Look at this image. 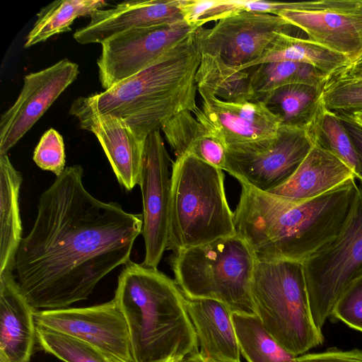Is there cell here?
I'll return each mask as SVG.
<instances>
[{
  "mask_svg": "<svg viewBox=\"0 0 362 362\" xmlns=\"http://www.w3.org/2000/svg\"><path fill=\"white\" fill-rule=\"evenodd\" d=\"M322 103L339 115L362 112V76H332L324 86Z\"/></svg>",
  "mask_w": 362,
  "mask_h": 362,
  "instance_id": "1f68e13d",
  "label": "cell"
},
{
  "mask_svg": "<svg viewBox=\"0 0 362 362\" xmlns=\"http://www.w3.org/2000/svg\"><path fill=\"white\" fill-rule=\"evenodd\" d=\"M336 75L341 76H362V53Z\"/></svg>",
  "mask_w": 362,
  "mask_h": 362,
  "instance_id": "74e56055",
  "label": "cell"
},
{
  "mask_svg": "<svg viewBox=\"0 0 362 362\" xmlns=\"http://www.w3.org/2000/svg\"><path fill=\"white\" fill-rule=\"evenodd\" d=\"M313 144L305 128L281 125L272 138L226 146L223 170L241 185L269 192L293 175Z\"/></svg>",
  "mask_w": 362,
  "mask_h": 362,
  "instance_id": "9c48e42d",
  "label": "cell"
},
{
  "mask_svg": "<svg viewBox=\"0 0 362 362\" xmlns=\"http://www.w3.org/2000/svg\"><path fill=\"white\" fill-rule=\"evenodd\" d=\"M79 165L66 167L40 197L30 233L17 249L16 281L35 310L88 298L109 273L130 261L142 214L93 197Z\"/></svg>",
  "mask_w": 362,
  "mask_h": 362,
  "instance_id": "6da1fadb",
  "label": "cell"
},
{
  "mask_svg": "<svg viewBox=\"0 0 362 362\" xmlns=\"http://www.w3.org/2000/svg\"><path fill=\"white\" fill-rule=\"evenodd\" d=\"M163 362H177V361L170 360V361H163Z\"/></svg>",
  "mask_w": 362,
  "mask_h": 362,
  "instance_id": "b9f144b4",
  "label": "cell"
},
{
  "mask_svg": "<svg viewBox=\"0 0 362 362\" xmlns=\"http://www.w3.org/2000/svg\"><path fill=\"white\" fill-rule=\"evenodd\" d=\"M255 315L267 332L295 356L324 341L310 307L303 264L257 262L251 282Z\"/></svg>",
  "mask_w": 362,
  "mask_h": 362,
  "instance_id": "52a82bcc",
  "label": "cell"
},
{
  "mask_svg": "<svg viewBox=\"0 0 362 362\" xmlns=\"http://www.w3.org/2000/svg\"><path fill=\"white\" fill-rule=\"evenodd\" d=\"M235 235L221 169L192 155L172 165L167 249L174 252Z\"/></svg>",
  "mask_w": 362,
  "mask_h": 362,
  "instance_id": "5b68a950",
  "label": "cell"
},
{
  "mask_svg": "<svg viewBox=\"0 0 362 362\" xmlns=\"http://www.w3.org/2000/svg\"><path fill=\"white\" fill-rule=\"evenodd\" d=\"M297 362H362V350H341L336 348L323 352L296 356Z\"/></svg>",
  "mask_w": 362,
  "mask_h": 362,
  "instance_id": "d590c367",
  "label": "cell"
},
{
  "mask_svg": "<svg viewBox=\"0 0 362 362\" xmlns=\"http://www.w3.org/2000/svg\"><path fill=\"white\" fill-rule=\"evenodd\" d=\"M185 297L201 347L199 353L216 362H240V349L229 308L214 299Z\"/></svg>",
  "mask_w": 362,
  "mask_h": 362,
  "instance_id": "ffe728a7",
  "label": "cell"
},
{
  "mask_svg": "<svg viewBox=\"0 0 362 362\" xmlns=\"http://www.w3.org/2000/svg\"><path fill=\"white\" fill-rule=\"evenodd\" d=\"M356 178L352 169L332 152L313 140V144L293 175L268 193L286 199H314Z\"/></svg>",
  "mask_w": 362,
  "mask_h": 362,
  "instance_id": "44dd1931",
  "label": "cell"
},
{
  "mask_svg": "<svg viewBox=\"0 0 362 362\" xmlns=\"http://www.w3.org/2000/svg\"><path fill=\"white\" fill-rule=\"evenodd\" d=\"M195 31L146 69L83 100L98 113L121 119L143 139L177 114L193 112L198 107L196 74L202 57Z\"/></svg>",
  "mask_w": 362,
  "mask_h": 362,
  "instance_id": "277c9868",
  "label": "cell"
},
{
  "mask_svg": "<svg viewBox=\"0 0 362 362\" xmlns=\"http://www.w3.org/2000/svg\"><path fill=\"white\" fill-rule=\"evenodd\" d=\"M303 264L311 314L322 331L342 293L362 276V182L338 234Z\"/></svg>",
  "mask_w": 362,
  "mask_h": 362,
  "instance_id": "ba28073f",
  "label": "cell"
},
{
  "mask_svg": "<svg viewBox=\"0 0 362 362\" xmlns=\"http://www.w3.org/2000/svg\"><path fill=\"white\" fill-rule=\"evenodd\" d=\"M176 158L190 154L216 168L226 158V146L192 112L184 111L169 119L161 127Z\"/></svg>",
  "mask_w": 362,
  "mask_h": 362,
  "instance_id": "7402d4cb",
  "label": "cell"
},
{
  "mask_svg": "<svg viewBox=\"0 0 362 362\" xmlns=\"http://www.w3.org/2000/svg\"><path fill=\"white\" fill-rule=\"evenodd\" d=\"M78 74V65L64 59L24 76L16 100L1 115L0 155L7 154Z\"/></svg>",
  "mask_w": 362,
  "mask_h": 362,
  "instance_id": "5bb4252c",
  "label": "cell"
},
{
  "mask_svg": "<svg viewBox=\"0 0 362 362\" xmlns=\"http://www.w3.org/2000/svg\"><path fill=\"white\" fill-rule=\"evenodd\" d=\"M107 3L103 0H59L43 7L26 37L25 48L30 47L49 37L71 30L74 20L103 9Z\"/></svg>",
  "mask_w": 362,
  "mask_h": 362,
  "instance_id": "83f0119b",
  "label": "cell"
},
{
  "mask_svg": "<svg viewBox=\"0 0 362 362\" xmlns=\"http://www.w3.org/2000/svg\"><path fill=\"white\" fill-rule=\"evenodd\" d=\"M240 353L248 362H297L267 332L256 315L232 313Z\"/></svg>",
  "mask_w": 362,
  "mask_h": 362,
  "instance_id": "f1b7e54d",
  "label": "cell"
},
{
  "mask_svg": "<svg viewBox=\"0 0 362 362\" xmlns=\"http://www.w3.org/2000/svg\"><path fill=\"white\" fill-rule=\"evenodd\" d=\"M36 341L43 351L64 362H110L86 341L37 325Z\"/></svg>",
  "mask_w": 362,
  "mask_h": 362,
  "instance_id": "4dcf8cb0",
  "label": "cell"
},
{
  "mask_svg": "<svg viewBox=\"0 0 362 362\" xmlns=\"http://www.w3.org/2000/svg\"><path fill=\"white\" fill-rule=\"evenodd\" d=\"M113 300L127 324L133 362H181L199 352L185 295L158 269L129 261Z\"/></svg>",
  "mask_w": 362,
  "mask_h": 362,
  "instance_id": "3957f363",
  "label": "cell"
},
{
  "mask_svg": "<svg viewBox=\"0 0 362 362\" xmlns=\"http://www.w3.org/2000/svg\"><path fill=\"white\" fill-rule=\"evenodd\" d=\"M253 101H259L266 94L291 84L323 85L329 79L309 64L284 61L264 63L247 69Z\"/></svg>",
  "mask_w": 362,
  "mask_h": 362,
  "instance_id": "4316f807",
  "label": "cell"
},
{
  "mask_svg": "<svg viewBox=\"0 0 362 362\" xmlns=\"http://www.w3.org/2000/svg\"><path fill=\"white\" fill-rule=\"evenodd\" d=\"M21 173L7 154L0 155V274L14 270L15 256L23 238L19 209Z\"/></svg>",
  "mask_w": 362,
  "mask_h": 362,
  "instance_id": "603a6c76",
  "label": "cell"
},
{
  "mask_svg": "<svg viewBox=\"0 0 362 362\" xmlns=\"http://www.w3.org/2000/svg\"><path fill=\"white\" fill-rule=\"evenodd\" d=\"M170 159L160 129L146 137L139 185L143 202L142 233L145 256L142 264L157 269L167 249L170 194Z\"/></svg>",
  "mask_w": 362,
  "mask_h": 362,
  "instance_id": "4fadbf2b",
  "label": "cell"
},
{
  "mask_svg": "<svg viewBox=\"0 0 362 362\" xmlns=\"http://www.w3.org/2000/svg\"><path fill=\"white\" fill-rule=\"evenodd\" d=\"M339 116L356 149L358 157V168L356 174V179L362 182V127L353 122L344 115H339Z\"/></svg>",
  "mask_w": 362,
  "mask_h": 362,
  "instance_id": "8d00e7d4",
  "label": "cell"
},
{
  "mask_svg": "<svg viewBox=\"0 0 362 362\" xmlns=\"http://www.w3.org/2000/svg\"><path fill=\"white\" fill-rule=\"evenodd\" d=\"M35 321L86 341L110 362H133L127 324L113 299L86 308L35 310Z\"/></svg>",
  "mask_w": 362,
  "mask_h": 362,
  "instance_id": "8fae6325",
  "label": "cell"
},
{
  "mask_svg": "<svg viewBox=\"0 0 362 362\" xmlns=\"http://www.w3.org/2000/svg\"><path fill=\"white\" fill-rule=\"evenodd\" d=\"M353 122L362 127V112H354L351 115H344Z\"/></svg>",
  "mask_w": 362,
  "mask_h": 362,
  "instance_id": "ab89813d",
  "label": "cell"
},
{
  "mask_svg": "<svg viewBox=\"0 0 362 362\" xmlns=\"http://www.w3.org/2000/svg\"><path fill=\"white\" fill-rule=\"evenodd\" d=\"M197 28L182 21L128 30L105 41L97 62L102 87L107 90L146 69Z\"/></svg>",
  "mask_w": 362,
  "mask_h": 362,
  "instance_id": "7c38bea8",
  "label": "cell"
},
{
  "mask_svg": "<svg viewBox=\"0 0 362 362\" xmlns=\"http://www.w3.org/2000/svg\"><path fill=\"white\" fill-rule=\"evenodd\" d=\"M33 159L42 170L50 171L56 177L59 176L66 168L62 136L53 128L45 132L34 150Z\"/></svg>",
  "mask_w": 362,
  "mask_h": 362,
  "instance_id": "836d02e7",
  "label": "cell"
},
{
  "mask_svg": "<svg viewBox=\"0 0 362 362\" xmlns=\"http://www.w3.org/2000/svg\"><path fill=\"white\" fill-rule=\"evenodd\" d=\"M196 83L200 96L225 102L253 101L249 71L238 70L217 55L202 54Z\"/></svg>",
  "mask_w": 362,
  "mask_h": 362,
  "instance_id": "d4e9b609",
  "label": "cell"
},
{
  "mask_svg": "<svg viewBox=\"0 0 362 362\" xmlns=\"http://www.w3.org/2000/svg\"><path fill=\"white\" fill-rule=\"evenodd\" d=\"M293 62L313 66L328 78L346 68L351 60L309 39L281 33L267 50L256 60L238 70L275 62Z\"/></svg>",
  "mask_w": 362,
  "mask_h": 362,
  "instance_id": "cb8c5ba5",
  "label": "cell"
},
{
  "mask_svg": "<svg viewBox=\"0 0 362 362\" xmlns=\"http://www.w3.org/2000/svg\"><path fill=\"white\" fill-rule=\"evenodd\" d=\"M181 0L127 1L90 15V20L74 33L80 44L100 43L134 28L174 24L185 21Z\"/></svg>",
  "mask_w": 362,
  "mask_h": 362,
  "instance_id": "ac0fdd59",
  "label": "cell"
},
{
  "mask_svg": "<svg viewBox=\"0 0 362 362\" xmlns=\"http://www.w3.org/2000/svg\"><path fill=\"white\" fill-rule=\"evenodd\" d=\"M201 108L192 113L226 146L275 136L279 119L261 101L225 102L201 96Z\"/></svg>",
  "mask_w": 362,
  "mask_h": 362,
  "instance_id": "2e32d148",
  "label": "cell"
},
{
  "mask_svg": "<svg viewBox=\"0 0 362 362\" xmlns=\"http://www.w3.org/2000/svg\"><path fill=\"white\" fill-rule=\"evenodd\" d=\"M293 27L276 15L243 11L198 28L195 40L202 54L220 57L240 69L258 59L281 33Z\"/></svg>",
  "mask_w": 362,
  "mask_h": 362,
  "instance_id": "30bf717a",
  "label": "cell"
},
{
  "mask_svg": "<svg viewBox=\"0 0 362 362\" xmlns=\"http://www.w3.org/2000/svg\"><path fill=\"white\" fill-rule=\"evenodd\" d=\"M356 6L357 11L362 13V0L361 1L356 0Z\"/></svg>",
  "mask_w": 362,
  "mask_h": 362,
  "instance_id": "60d3db41",
  "label": "cell"
},
{
  "mask_svg": "<svg viewBox=\"0 0 362 362\" xmlns=\"http://www.w3.org/2000/svg\"><path fill=\"white\" fill-rule=\"evenodd\" d=\"M35 310L12 270L0 274V362H29L36 341Z\"/></svg>",
  "mask_w": 362,
  "mask_h": 362,
  "instance_id": "d6986e66",
  "label": "cell"
},
{
  "mask_svg": "<svg viewBox=\"0 0 362 362\" xmlns=\"http://www.w3.org/2000/svg\"><path fill=\"white\" fill-rule=\"evenodd\" d=\"M241 186L233 213L235 234L247 243L257 262L303 263L338 234L358 191L356 178L303 201Z\"/></svg>",
  "mask_w": 362,
  "mask_h": 362,
  "instance_id": "7a4b0ae2",
  "label": "cell"
},
{
  "mask_svg": "<svg viewBox=\"0 0 362 362\" xmlns=\"http://www.w3.org/2000/svg\"><path fill=\"white\" fill-rule=\"evenodd\" d=\"M325 84L284 86L266 94L259 101L279 119L281 125L305 129L322 105Z\"/></svg>",
  "mask_w": 362,
  "mask_h": 362,
  "instance_id": "484cf974",
  "label": "cell"
},
{
  "mask_svg": "<svg viewBox=\"0 0 362 362\" xmlns=\"http://www.w3.org/2000/svg\"><path fill=\"white\" fill-rule=\"evenodd\" d=\"M331 317L362 332V276L354 280L342 293Z\"/></svg>",
  "mask_w": 362,
  "mask_h": 362,
  "instance_id": "e575fe53",
  "label": "cell"
},
{
  "mask_svg": "<svg viewBox=\"0 0 362 362\" xmlns=\"http://www.w3.org/2000/svg\"><path fill=\"white\" fill-rule=\"evenodd\" d=\"M181 362H216L211 359L203 357L199 352L192 354Z\"/></svg>",
  "mask_w": 362,
  "mask_h": 362,
  "instance_id": "f35d334b",
  "label": "cell"
},
{
  "mask_svg": "<svg viewBox=\"0 0 362 362\" xmlns=\"http://www.w3.org/2000/svg\"><path fill=\"white\" fill-rule=\"evenodd\" d=\"M347 0H331L320 10H284L276 16L303 30L308 39L354 60L362 53V13Z\"/></svg>",
  "mask_w": 362,
  "mask_h": 362,
  "instance_id": "e0dca14e",
  "label": "cell"
},
{
  "mask_svg": "<svg viewBox=\"0 0 362 362\" xmlns=\"http://www.w3.org/2000/svg\"><path fill=\"white\" fill-rule=\"evenodd\" d=\"M184 21L197 28L240 12L236 0H181Z\"/></svg>",
  "mask_w": 362,
  "mask_h": 362,
  "instance_id": "d6a6232c",
  "label": "cell"
},
{
  "mask_svg": "<svg viewBox=\"0 0 362 362\" xmlns=\"http://www.w3.org/2000/svg\"><path fill=\"white\" fill-rule=\"evenodd\" d=\"M257 259L236 234L174 252L175 281L190 298H209L232 313L253 315L251 282Z\"/></svg>",
  "mask_w": 362,
  "mask_h": 362,
  "instance_id": "8992f818",
  "label": "cell"
},
{
  "mask_svg": "<svg viewBox=\"0 0 362 362\" xmlns=\"http://www.w3.org/2000/svg\"><path fill=\"white\" fill-rule=\"evenodd\" d=\"M69 114L82 129L96 136L119 185L127 191L139 185L146 139L139 137L121 119L98 113L82 97L73 102Z\"/></svg>",
  "mask_w": 362,
  "mask_h": 362,
  "instance_id": "9a60e30c",
  "label": "cell"
},
{
  "mask_svg": "<svg viewBox=\"0 0 362 362\" xmlns=\"http://www.w3.org/2000/svg\"><path fill=\"white\" fill-rule=\"evenodd\" d=\"M305 129L313 141H316L346 163L356 177L358 168V153L337 113L328 110L322 103L315 117Z\"/></svg>",
  "mask_w": 362,
  "mask_h": 362,
  "instance_id": "f546056e",
  "label": "cell"
}]
</instances>
